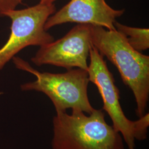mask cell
I'll list each match as a JSON object with an SVG mask.
<instances>
[{"label": "cell", "instance_id": "cell-1", "mask_svg": "<svg viewBox=\"0 0 149 149\" xmlns=\"http://www.w3.org/2000/svg\"><path fill=\"white\" fill-rule=\"evenodd\" d=\"M91 42L117 68L124 84L133 93L138 118L145 114L149 98V56L137 52L116 30L91 27Z\"/></svg>", "mask_w": 149, "mask_h": 149}, {"label": "cell", "instance_id": "cell-2", "mask_svg": "<svg viewBox=\"0 0 149 149\" xmlns=\"http://www.w3.org/2000/svg\"><path fill=\"white\" fill-rule=\"evenodd\" d=\"M52 149H126L122 135L106 121L102 109L58 113L53 119Z\"/></svg>", "mask_w": 149, "mask_h": 149}, {"label": "cell", "instance_id": "cell-3", "mask_svg": "<svg viewBox=\"0 0 149 149\" xmlns=\"http://www.w3.org/2000/svg\"><path fill=\"white\" fill-rule=\"evenodd\" d=\"M12 60L17 69L31 73L36 78L34 81L22 85V90L45 94L52 102L56 113L66 112L70 109L90 114L95 110L88 96L90 81L87 71L76 68L60 74L42 72L19 57L15 56Z\"/></svg>", "mask_w": 149, "mask_h": 149}, {"label": "cell", "instance_id": "cell-4", "mask_svg": "<svg viewBox=\"0 0 149 149\" xmlns=\"http://www.w3.org/2000/svg\"><path fill=\"white\" fill-rule=\"evenodd\" d=\"M87 72L89 81L96 85L103 101L102 110L108 114L112 126L122 135L128 149H135L136 140L147 138L149 114L145 113L136 120L126 117L120 103V93L113 74L109 70L103 56L92 45Z\"/></svg>", "mask_w": 149, "mask_h": 149}, {"label": "cell", "instance_id": "cell-5", "mask_svg": "<svg viewBox=\"0 0 149 149\" xmlns=\"http://www.w3.org/2000/svg\"><path fill=\"white\" fill-rule=\"evenodd\" d=\"M56 12L53 4L39 3L21 10L7 11L1 16L10 18L11 33L0 48V70L22 49L29 46L42 47L54 40L45 29L50 16Z\"/></svg>", "mask_w": 149, "mask_h": 149}, {"label": "cell", "instance_id": "cell-6", "mask_svg": "<svg viewBox=\"0 0 149 149\" xmlns=\"http://www.w3.org/2000/svg\"><path fill=\"white\" fill-rule=\"evenodd\" d=\"M91 25L77 24L63 37L40 47L32 58L37 66L50 65L67 70L77 68L87 71L90 55Z\"/></svg>", "mask_w": 149, "mask_h": 149}, {"label": "cell", "instance_id": "cell-7", "mask_svg": "<svg viewBox=\"0 0 149 149\" xmlns=\"http://www.w3.org/2000/svg\"><path fill=\"white\" fill-rule=\"evenodd\" d=\"M124 12V9L113 8L106 0H71L49 17L45 29L48 31L55 26L70 22L100 26L114 31L116 30L114 23Z\"/></svg>", "mask_w": 149, "mask_h": 149}, {"label": "cell", "instance_id": "cell-8", "mask_svg": "<svg viewBox=\"0 0 149 149\" xmlns=\"http://www.w3.org/2000/svg\"><path fill=\"white\" fill-rule=\"evenodd\" d=\"M114 26L117 32L125 38L128 44L140 53L149 48V28L130 27L115 22Z\"/></svg>", "mask_w": 149, "mask_h": 149}, {"label": "cell", "instance_id": "cell-9", "mask_svg": "<svg viewBox=\"0 0 149 149\" xmlns=\"http://www.w3.org/2000/svg\"><path fill=\"white\" fill-rule=\"evenodd\" d=\"M23 0H0V16L7 11L15 10Z\"/></svg>", "mask_w": 149, "mask_h": 149}, {"label": "cell", "instance_id": "cell-10", "mask_svg": "<svg viewBox=\"0 0 149 149\" xmlns=\"http://www.w3.org/2000/svg\"><path fill=\"white\" fill-rule=\"evenodd\" d=\"M56 0H40V3L44 4H53Z\"/></svg>", "mask_w": 149, "mask_h": 149}]
</instances>
